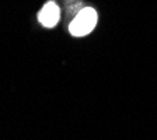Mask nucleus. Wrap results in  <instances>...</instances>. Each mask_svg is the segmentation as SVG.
<instances>
[{
	"instance_id": "nucleus-2",
	"label": "nucleus",
	"mask_w": 157,
	"mask_h": 140,
	"mask_svg": "<svg viewBox=\"0 0 157 140\" xmlns=\"http://www.w3.org/2000/svg\"><path fill=\"white\" fill-rule=\"evenodd\" d=\"M59 17H60V10H59L58 4L55 2H48L38 14L39 23L44 27H48V28H52L58 24Z\"/></svg>"
},
{
	"instance_id": "nucleus-1",
	"label": "nucleus",
	"mask_w": 157,
	"mask_h": 140,
	"mask_svg": "<svg viewBox=\"0 0 157 140\" xmlns=\"http://www.w3.org/2000/svg\"><path fill=\"white\" fill-rule=\"evenodd\" d=\"M97 11L91 7L82 9L70 23V27H69L70 34L75 36H84L90 34L97 24Z\"/></svg>"
}]
</instances>
